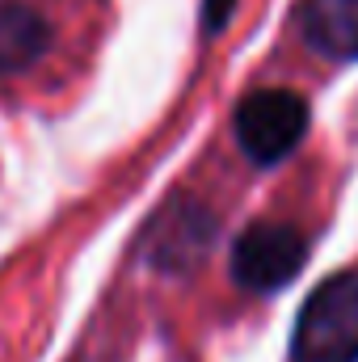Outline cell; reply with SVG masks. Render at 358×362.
<instances>
[{
  "instance_id": "cell-1",
  "label": "cell",
  "mask_w": 358,
  "mask_h": 362,
  "mask_svg": "<svg viewBox=\"0 0 358 362\" xmlns=\"http://www.w3.org/2000/svg\"><path fill=\"white\" fill-rule=\"evenodd\" d=\"M295 362H358V278L333 274L321 282L308 303L299 308L295 337H291Z\"/></svg>"
},
{
  "instance_id": "cell-2",
  "label": "cell",
  "mask_w": 358,
  "mask_h": 362,
  "mask_svg": "<svg viewBox=\"0 0 358 362\" xmlns=\"http://www.w3.org/2000/svg\"><path fill=\"white\" fill-rule=\"evenodd\" d=\"M308 135V101L291 89H258L236 105V139L249 160L278 165Z\"/></svg>"
},
{
  "instance_id": "cell-6",
  "label": "cell",
  "mask_w": 358,
  "mask_h": 362,
  "mask_svg": "<svg viewBox=\"0 0 358 362\" xmlns=\"http://www.w3.org/2000/svg\"><path fill=\"white\" fill-rule=\"evenodd\" d=\"M232 4H236V0H207V8H202V13H207V25H211V30L224 25L228 13H232Z\"/></svg>"
},
{
  "instance_id": "cell-3",
  "label": "cell",
  "mask_w": 358,
  "mask_h": 362,
  "mask_svg": "<svg viewBox=\"0 0 358 362\" xmlns=\"http://www.w3.org/2000/svg\"><path fill=\"white\" fill-rule=\"evenodd\" d=\"M308 262V240L291 223H253L232 245V278L249 291H278Z\"/></svg>"
},
{
  "instance_id": "cell-5",
  "label": "cell",
  "mask_w": 358,
  "mask_h": 362,
  "mask_svg": "<svg viewBox=\"0 0 358 362\" xmlns=\"http://www.w3.org/2000/svg\"><path fill=\"white\" fill-rule=\"evenodd\" d=\"M47 21L17 4V0H0V76L25 72L42 51H47Z\"/></svg>"
},
{
  "instance_id": "cell-4",
  "label": "cell",
  "mask_w": 358,
  "mask_h": 362,
  "mask_svg": "<svg viewBox=\"0 0 358 362\" xmlns=\"http://www.w3.org/2000/svg\"><path fill=\"white\" fill-rule=\"evenodd\" d=\"M308 47L329 59H358V0H299Z\"/></svg>"
}]
</instances>
